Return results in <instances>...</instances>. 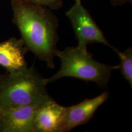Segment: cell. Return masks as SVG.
<instances>
[{"label":"cell","mask_w":132,"mask_h":132,"mask_svg":"<svg viewBox=\"0 0 132 132\" xmlns=\"http://www.w3.org/2000/svg\"><path fill=\"white\" fill-rule=\"evenodd\" d=\"M12 22L18 28L29 51L47 67L54 69L56 45L59 40V21L50 9L11 0Z\"/></svg>","instance_id":"obj_1"},{"label":"cell","mask_w":132,"mask_h":132,"mask_svg":"<svg viewBox=\"0 0 132 132\" xmlns=\"http://www.w3.org/2000/svg\"><path fill=\"white\" fill-rule=\"evenodd\" d=\"M61 65L55 74L47 78L48 83L65 77H74L86 81L93 82L102 88H107L112 72L118 70L117 66H112L95 60L87 50L70 47L63 51L57 50Z\"/></svg>","instance_id":"obj_2"},{"label":"cell","mask_w":132,"mask_h":132,"mask_svg":"<svg viewBox=\"0 0 132 132\" xmlns=\"http://www.w3.org/2000/svg\"><path fill=\"white\" fill-rule=\"evenodd\" d=\"M47 78L31 66L14 73L4 75L0 80V108H17L46 98Z\"/></svg>","instance_id":"obj_3"},{"label":"cell","mask_w":132,"mask_h":132,"mask_svg":"<svg viewBox=\"0 0 132 132\" xmlns=\"http://www.w3.org/2000/svg\"><path fill=\"white\" fill-rule=\"evenodd\" d=\"M78 40L77 47L87 50L90 44L99 43L115 50L105 37L99 27L93 19L89 11L82 5L81 0H75V4L66 13Z\"/></svg>","instance_id":"obj_4"},{"label":"cell","mask_w":132,"mask_h":132,"mask_svg":"<svg viewBox=\"0 0 132 132\" xmlns=\"http://www.w3.org/2000/svg\"><path fill=\"white\" fill-rule=\"evenodd\" d=\"M49 95L38 102L13 108H0V132H33L35 113Z\"/></svg>","instance_id":"obj_5"},{"label":"cell","mask_w":132,"mask_h":132,"mask_svg":"<svg viewBox=\"0 0 132 132\" xmlns=\"http://www.w3.org/2000/svg\"><path fill=\"white\" fill-rule=\"evenodd\" d=\"M109 96V93L105 91L93 98H87L78 104L66 107L60 132H69L73 128L88 122L100 106L108 100Z\"/></svg>","instance_id":"obj_6"},{"label":"cell","mask_w":132,"mask_h":132,"mask_svg":"<svg viewBox=\"0 0 132 132\" xmlns=\"http://www.w3.org/2000/svg\"><path fill=\"white\" fill-rule=\"evenodd\" d=\"M66 107L48 96L37 110L33 120V132H60Z\"/></svg>","instance_id":"obj_7"},{"label":"cell","mask_w":132,"mask_h":132,"mask_svg":"<svg viewBox=\"0 0 132 132\" xmlns=\"http://www.w3.org/2000/svg\"><path fill=\"white\" fill-rule=\"evenodd\" d=\"M29 51L22 38L12 37L0 43V66L8 73H14L28 68L25 59Z\"/></svg>","instance_id":"obj_8"},{"label":"cell","mask_w":132,"mask_h":132,"mask_svg":"<svg viewBox=\"0 0 132 132\" xmlns=\"http://www.w3.org/2000/svg\"><path fill=\"white\" fill-rule=\"evenodd\" d=\"M118 55L120 63L117 65L118 70H119L123 77L127 80L129 84L132 87V48L128 47L123 52L116 48L114 51Z\"/></svg>","instance_id":"obj_9"},{"label":"cell","mask_w":132,"mask_h":132,"mask_svg":"<svg viewBox=\"0 0 132 132\" xmlns=\"http://www.w3.org/2000/svg\"><path fill=\"white\" fill-rule=\"evenodd\" d=\"M32 5L44 6L50 10L59 9L63 5V0H19Z\"/></svg>","instance_id":"obj_10"},{"label":"cell","mask_w":132,"mask_h":132,"mask_svg":"<svg viewBox=\"0 0 132 132\" xmlns=\"http://www.w3.org/2000/svg\"><path fill=\"white\" fill-rule=\"evenodd\" d=\"M110 2L113 6H119L126 3H132V0H110Z\"/></svg>","instance_id":"obj_11"},{"label":"cell","mask_w":132,"mask_h":132,"mask_svg":"<svg viewBox=\"0 0 132 132\" xmlns=\"http://www.w3.org/2000/svg\"><path fill=\"white\" fill-rule=\"evenodd\" d=\"M4 75H0V80L3 78V77H4Z\"/></svg>","instance_id":"obj_12"}]
</instances>
